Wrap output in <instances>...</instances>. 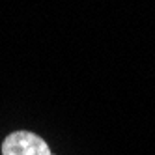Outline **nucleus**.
I'll use <instances>...</instances> for the list:
<instances>
[{"label":"nucleus","instance_id":"f257e3e1","mask_svg":"<svg viewBox=\"0 0 155 155\" xmlns=\"http://www.w3.org/2000/svg\"><path fill=\"white\" fill-rule=\"evenodd\" d=\"M2 155H52V151L36 133L13 131L2 142Z\"/></svg>","mask_w":155,"mask_h":155}]
</instances>
